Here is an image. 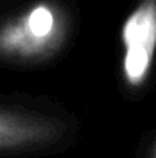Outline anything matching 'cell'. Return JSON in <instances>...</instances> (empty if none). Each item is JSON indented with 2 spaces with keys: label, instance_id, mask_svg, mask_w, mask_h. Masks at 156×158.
I'll list each match as a JSON object with an SVG mask.
<instances>
[{
  "label": "cell",
  "instance_id": "obj_1",
  "mask_svg": "<svg viewBox=\"0 0 156 158\" xmlns=\"http://www.w3.org/2000/svg\"><path fill=\"white\" fill-rule=\"evenodd\" d=\"M67 25V15L58 3H34L0 26V55L17 61L46 58L61 46Z\"/></svg>",
  "mask_w": 156,
  "mask_h": 158
},
{
  "label": "cell",
  "instance_id": "obj_2",
  "mask_svg": "<svg viewBox=\"0 0 156 158\" xmlns=\"http://www.w3.org/2000/svg\"><path fill=\"white\" fill-rule=\"evenodd\" d=\"M122 75L129 86H141L152 68L156 49V0H142L121 28Z\"/></svg>",
  "mask_w": 156,
  "mask_h": 158
},
{
  "label": "cell",
  "instance_id": "obj_3",
  "mask_svg": "<svg viewBox=\"0 0 156 158\" xmlns=\"http://www.w3.org/2000/svg\"><path fill=\"white\" fill-rule=\"evenodd\" d=\"M64 132V126L52 117L0 109V154L48 146Z\"/></svg>",
  "mask_w": 156,
  "mask_h": 158
},
{
  "label": "cell",
  "instance_id": "obj_4",
  "mask_svg": "<svg viewBox=\"0 0 156 158\" xmlns=\"http://www.w3.org/2000/svg\"><path fill=\"white\" fill-rule=\"evenodd\" d=\"M155 158H156V146H155Z\"/></svg>",
  "mask_w": 156,
  "mask_h": 158
}]
</instances>
